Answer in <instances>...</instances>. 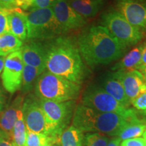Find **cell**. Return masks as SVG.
Segmentation results:
<instances>
[{
	"instance_id": "6da1fadb",
	"label": "cell",
	"mask_w": 146,
	"mask_h": 146,
	"mask_svg": "<svg viewBox=\"0 0 146 146\" xmlns=\"http://www.w3.org/2000/svg\"><path fill=\"white\" fill-rule=\"evenodd\" d=\"M46 70L73 83L81 85L87 76L77 42L71 37L60 36L47 40Z\"/></svg>"
},
{
	"instance_id": "7a4b0ae2",
	"label": "cell",
	"mask_w": 146,
	"mask_h": 146,
	"mask_svg": "<svg viewBox=\"0 0 146 146\" xmlns=\"http://www.w3.org/2000/svg\"><path fill=\"white\" fill-rule=\"evenodd\" d=\"M76 42L81 57L92 68L118 60L127 50L102 25L89 27Z\"/></svg>"
},
{
	"instance_id": "3957f363",
	"label": "cell",
	"mask_w": 146,
	"mask_h": 146,
	"mask_svg": "<svg viewBox=\"0 0 146 146\" xmlns=\"http://www.w3.org/2000/svg\"><path fill=\"white\" fill-rule=\"evenodd\" d=\"M136 118V111L129 115L101 112L81 104L75 107L72 123L83 133H99L114 137L126 125Z\"/></svg>"
},
{
	"instance_id": "277c9868",
	"label": "cell",
	"mask_w": 146,
	"mask_h": 146,
	"mask_svg": "<svg viewBox=\"0 0 146 146\" xmlns=\"http://www.w3.org/2000/svg\"><path fill=\"white\" fill-rule=\"evenodd\" d=\"M81 85L74 83L45 70L35 84V92L38 99L55 102L75 100L79 96Z\"/></svg>"
},
{
	"instance_id": "5b68a950",
	"label": "cell",
	"mask_w": 146,
	"mask_h": 146,
	"mask_svg": "<svg viewBox=\"0 0 146 146\" xmlns=\"http://www.w3.org/2000/svg\"><path fill=\"white\" fill-rule=\"evenodd\" d=\"M64 33L52 9H31L27 13V41H47Z\"/></svg>"
},
{
	"instance_id": "8992f818",
	"label": "cell",
	"mask_w": 146,
	"mask_h": 146,
	"mask_svg": "<svg viewBox=\"0 0 146 146\" xmlns=\"http://www.w3.org/2000/svg\"><path fill=\"white\" fill-rule=\"evenodd\" d=\"M102 26L126 48L137 44L143 37L140 29L133 27L117 10H110L103 14Z\"/></svg>"
},
{
	"instance_id": "52a82bcc",
	"label": "cell",
	"mask_w": 146,
	"mask_h": 146,
	"mask_svg": "<svg viewBox=\"0 0 146 146\" xmlns=\"http://www.w3.org/2000/svg\"><path fill=\"white\" fill-rule=\"evenodd\" d=\"M38 102L50 126L53 136L58 138L72 118L75 102H59L38 99Z\"/></svg>"
},
{
	"instance_id": "ba28073f",
	"label": "cell",
	"mask_w": 146,
	"mask_h": 146,
	"mask_svg": "<svg viewBox=\"0 0 146 146\" xmlns=\"http://www.w3.org/2000/svg\"><path fill=\"white\" fill-rule=\"evenodd\" d=\"M81 104L101 112L129 115L135 112L134 109L123 106L98 85H91L86 89L82 98Z\"/></svg>"
},
{
	"instance_id": "9c48e42d",
	"label": "cell",
	"mask_w": 146,
	"mask_h": 146,
	"mask_svg": "<svg viewBox=\"0 0 146 146\" xmlns=\"http://www.w3.org/2000/svg\"><path fill=\"white\" fill-rule=\"evenodd\" d=\"M22 110L27 131L54 137L50 126L39 104L38 99L29 97L23 102Z\"/></svg>"
},
{
	"instance_id": "30bf717a",
	"label": "cell",
	"mask_w": 146,
	"mask_h": 146,
	"mask_svg": "<svg viewBox=\"0 0 146 146\" xmlns=\"http://www.w3.org/2000/svg\"><path fill=\"white\" fill-rule=\"evenodd\" d=\"M24 64L21 50L12 53L5 58L1 81L4 89L10 94H14L21 89Z\"/></svg>"
},
{
	"instance_id": "8fae6325",
	"label": "cell",
	"mask_w": 146,
	"mask_h": 146,
	"mask_svg": "<svg viewBox=\"0 0 146 146\" xmlns=\"http://www.w3.org/2000/svg\"><path fill=\"white\" fill-rule=\"evenodd\" d=\"M51 8L64 33L81 28L87 24L86 19L70 6L68 0H56Z\"/></svg>"
},
{
	"instance_id": "7c38bea8",
	"label": "cell",
	"mask_w": 146,
	"mask_h": 146,
	"mask_svg": "<svg viewBox=\"0 0 146 146\" xmlns=\"http://www.w3.org/2000/svg\"><path fill=\"white\" fill-rule=\"evenodd\" d=\"M116 10L139 29H146V4L137 0H116Z\"/></svg>"
},
{
	"instance_id": "4fadbf2b",
	"label": "cell",
	"mask_w": 146,
	"mask_h": 146,
	"mask_svg": "<svg viewBox=\"0 0 146 146\" xmlns=\"http://www.w3.org/2000/svg\"><path fill=\"white\" fill-rule=\"evenodd\" d=\"M112 74L120 81L130 102L146 91V85L142 73L137 70H118Z\"/></svg>"
},
{
	"instance_id": "5bb4252c",
	"label": "cell",
	"mask_w": 146,
	"mask_h": 146,
	"mask_svg": "<svg viewBox=\"0 0 146 146\" xmlns=\"http://www.w3.org/2000/svg\"><path fill=\"white\" fill-rule=\"evenodd\" d=\"M22 57L25 64L39 69L46 70V49L44 43L36 40H28L22 46Z\"/></svg>"
},
{
	"instance_id": "9a60e30c",
	"label": "cell",
	"mask_w": 146,
	"mask_h": 146,
	"mask_svg": "<svg viewBox=\"0 0 146 146\" xmlns=\"http://www.w3.org/2000/svg\"><path fill=\"white\" fill-rule=\"evenodd\" d=\"M10 33L22 41L27 40V13L15 7L11 9L8 16Z\"/></svg>"
},
{
	"instance_id": "2e32d148",
	"label": "cell",
	"mask_w": 146,
	"mask_h": 146,
	"mask_svg": "<svg viewBox=\"0 0 146 146\" xmlns=\"http://www.w3.org/2000/svg\"><path fill=\"white\" fill-rule=\"evenodd\" d=\"M100 87L120 104L127 108H130L129 106H131V102L125 94L123 85L118 78L113 75L112 73H110L102 81Z\"/></svg>"
},
{
	"instance_id": "e0dca14e",
	"label": "cell",
	"mask_w": 146,
	"mask_h": 146,
	"mask_svg": "<svg viewBox=\"0 0 146 146\" xmlns=\"http://www.w3.org/2000/svg\"><path fill=\"white\" fill-rule=\"evenodd\" d=\"M23 98L19 96L10 107L0 112V129L6 133L10 139L14 124L17 119L18 112L23 108Z\"/></svg>"
},
{
	"instance_id": "ac0fdd59",
	"label": "cell",
	"mask_w": 146,
	"mask_h": 146,
	"mask_svg": "<svg viewBox=\"0 0 146 146\" xmlns=\"http://www.w3.org/2000/svg\"><path fill=\"white\" fill-rule=\"evenodd\" d=\"M69 4L83 18L94 17L103 8L106 0H68Z\"/></svg>"
},
{
	"instance_id": "d6986e66",
	"label": "cell",
	"mask_w": 146,
	"mask_h": 146,
	"mask_svg": "<svg viewBox=\"0 0 146 146\" xmlns=\"http://www.w3.org/2000/svg\"><path fill=\"white\" fill-rule=\"evenodd\" d=\"M143 44L135 47L111 68L113 71L137 70L140 68Z\"/></svg>"
},
{
	"instance_id": "ffe728a7",
	"label": "cell",
	"mask_w": 146,
	"mask_h": 146,
	"mask_svg": "<svg viewBox=\"0 0 146 146\" xmlns=\"http://www.w3.org/2000/svg\"><path fill=\"white\" fill-rule=\"evenodd\" d=\"M83 133L72 125L60 133L58 143L60 146H83Z\"/></svg>"
},
{
	"instance_id": "44dd1931",
	"label": "cell",
	"mask_w": 146,
	"mask_h": 146,
	"mask_svg": "<svg viewBox=\"0 0 146 146\" xmlns=\"http://www.w3.org/2000/svg\"><path fill=\"white\" fill-rule=\"evenodd\" d=\"M145 130L146 124L138 118L126 125L120 130L117 137L121 140V141L130 139L140 137L143 135Z\"/></svg>"
},
{
	"instance_id": "7402d4cb",
	"label": "cell",
	"mask_w": 146,
	"mask_h": 146,
	"mask_svg": "<svg viewBox=\"0 0 146 146\" xmlns=\"http://www.w3.org/2000/svg\"><path fill=\"white\" fill-rule=\"evenodd\" d=\"M23 42L10 33L0 36V56H6L21 50Z\"/></svg>"
},
{
	"instance_id": "603a6c76",
	"label": "cell",
	"mask_w": 146,
	"mask_h": 146,
	"mask_svg": "<svg viewBox=\"0 0 146 146\" xmlns=\"http://www.w3.org/2000/svg\"><path fill=\"white\" fill-rule=\"evenodd\" d=\"M23 108L18 110L17 119L14 126L11 135V139L13 146H25L26 141L27 127L24 120Z\"/></svg>"
},
{
	"instance_id": "cb8c5ba5",
	"label": "cell",
	"mask_w": 146,
	"mask_h": 146,
	"mask_svg": "<svg viewBox=\"0 0 146 146\" xmlns=\"http://www.w3.org/2000/svg\"><path fill=\"white\" fill-rule=\"evenodd\" d=\"M41 73H43V72L39 69L31 66L24 64L21 87L24 94H27L32 90L36 79Z\"/></svg>"
},
{
	"instance_id": "d4e9b609",
	"label": "cell",
	"mask_w": 146,
	"mask_h": 146,
	"mask_svg": "<svg viewBox=\"0 0 146 146\" xmlns=\"http://www.w3.org/2000/svg\"><path fill=\"white\" fill-rule=\"evenodd\" d=\"M108 137L99 133H87L83 137V146H108Z\"/></svg>"
},
{
	"instance_id": "484cf974",
	"label": "cell",
	"mask_w": 146,
	"mask_h": 146,
	"mask_svg": "<svg viewBox=\"0 0 146 146\" xmlns=\"http://www.w3.org/2000/svg\"><path fill=\"white\" fill-rule=\"evenodd\" d=\"M50 136L42 133H36L27 131L25 146H42L46 143Z\"/></svg>"
},
{
	"instance_id": "4316f807",
	"label": "cell",
	"mask_w": 146,
	"mask_h": 146,
	"mask_svg": "<svg viewBox=\"0 0 146 146\" xmlns=\"http://www.w3.org/2000/svg\"><path fill=\"white\" fill-rule=\"evenodd\" d=\"M11 9L0 6V36L10 33L8 26V16Z\"/></svg>"
},
{
	"instance_id": "83f0119b",
	"label": "cell",
	"mask_w": 146,
	"mask_h": 146,
	"mask_svg": "<svg viewBox=\"0 0 146 146\" xmlns=\"http://www.w3.org/2000/svg\"><path fill=\"white\" fill-rule=\"evenodd\" d=\"M131 104H132L135 109L143 111L146 114V91L139 95L137 98L133 100L131 102Z\"/></svg>"
},
{
	"instance_id": "f1b7e54d",
	"label": "cell",
	"mask_w": 146,
	"mask_h": 146,
	"mask_svg": "<svg viewBox=\"0 0 146 146\" xmlns=\"http://www.w3.org/2000/svg\"><path fill=\"white\" fill-rule=\"evenodd\" d=\"M56 0H33L31 9H43L52 8Z\"/></svg>"
},
{
	"instance_id": "f546056e",
	"label": "cell",
	"mask_w": 146,
	"mask_h": 146,
	"mask_svg": "<svg viewBox=\"0 0 146 146\" xmlns=\"http://www.w3.org/2000/svg\"><path fill=\"white\" fill-rule=\"evenodd\" d=\"M120 146H145V142L142 137L133 138L123 141Z\"/></svg>"
},
{
	"instance_id": "4dcf8cb0",
	"label": "cell",
	"mask_w": 146,
	"mask_h": 146,
	"mask_svg": "<svg viewBox=\"0 0 146 146\" xmlns=\"http://www.w3.org/2000/svg\"><path fill=\"white\" fill-rule=\"evenodd\" d=\"M16 6L17 8L22 9L23 10H26L31 8L33 0H14Z\"/></svg>"
},
{
	"instance_id": "1f68e13d",
	"label": "cell",
	"mask_w": 146,
	"mask_h": 146,
	"mask_svg": "<svg viewBox=\"0 0 146 146\" xmlns=\"http://www.w3.org/2000/svg\"><path fill=\"white\" fill-rule=\"evenodd\" d=\"M0 6L6 8H12L16 7L14 0H0Z\"/></svg>"
},
{
	"instance_id": "d6a6232c",
	"label": "cell",
	"mask_w": 146,
	"mask_h": 146,
	"mask_svg": "<svg viewBox=\"0 0 146 146\" xmlns=\"http://www.w3.org/2000/svg\"><path fill=\"white\" fill-rule=\"evenodd\" d=\"M145 66H146V42L143 44V48H142L141 53V65H140V68L139 69V71Z\"/></svg>"
},
{
	"instance_id": "836d02e7",
	"label": "cell",
	"mask_w": 146,
	"mask_h": 146,
	"mask_svg": "<svg viewBox=\"0 0 146 146\" xmlns=\"http://www.w3.org/2000/svg\"><path fill=\"white\" fill-rule=\"evenodd\" d=\"M120 144H121V140L118 137H114L110 139L108 146H120Z\"/></svg>"
},
{
	"instance_id": "e575fe53",
	"label": "cell",
	"mask_w": 146,
	"mask_h": 146,
	"mask_svg": "<svg viewBox=\"0 0 146 146\" xmlns=\"http://www.w3.org/2000/svg\"><path fill=\"white\" fill-rule=\"evenodd\" d=\"M58 141V138L54 137H50L46 143L42 146H52V145L55 143H57Z\"/></svg>"
},
{
	"instance_id": "d590c367",
	"label": "cell",
	"mask_w": 146,
	"mask_h": 146,
	"mask_svg": "<svg viewBox=\"0 0 146 146\" xmlns=\"http://www.w3.org/2000/svg\"><path fill=\"white\" fill-rule=\"evenodd\" d=\"M0 146H13V144L9 139L4 138L0 140Z\"/></svg>"
},
{
	"instance_id": "8d00e7d4",
	"label": "cell",
	"mask_w": 146,
	"mask_h": 146,
	"mask_svg": "<svg viewBox=\"0 0 146 146\" xmlns=\"http://www.w3.org/2000/svg\"><path fill=\"white\" fill-rule=\"evenodd\" d=\"M6 56H0V74L3 70V66H4V62Z\"/></svg>"
},
{
	"instance_id": "74e56055",
	"label": "cell",
	"mask_w": 146,
	"mask_h": 146,
	"mask_svg": "<svg viewBox=\"0 0 146 146\" xmlns=\"http://www.w3.org/2000/svg\"><path fill=\"white\" fill-rule=\"evenodd\" d=\"M4 138H7V139H10L8 135L0 129V140H1V139H4Z\"/></svg>"
},
{
	"instance_id": "f35d334b",
	"label": "cell",
	"mask_w": 146,
	"mask_h": 146,
	"mask_svg": "<svg viewBox=\"0 0 146 146\" xmlns=\"http://www.w3.org/2000/svg\"><path fill=\"white\" fill-rule=\"evenodd\" d=\"M139 71L142 73V74H143L144 82H145V85H146V66L143 67V68H142V69H141V70H140Z\"/></svg>"
},
{
	"instance_id": "ab89813d",
	"label": "cell",
	"mask_w": 146,
	"mask_h": 146,
	"mask_svg": "<svg viewBox=\"0 0 146 146\" xmlns=\"http://www.w3.org/2000/svg\"><path fill=\"white\" fill-rule=\"evenodd\" d=\"M3 96L1 95V91H0V111H1V110L3 109Z\"/></svg>"
},
{
	"instance_id": "60d3db41",
	"label": "cell",
	"mask_w": 146,
	"mask_h": 146,
	"mask_svg": "<svg viewBox=\"0 0 146 146\" xmlns=\"http://www.w3.org/2000/svg\"><path fill=\"white\" fill-rule=\"evenodd\" d=\"M143 139H144V142H145V146H146V130L145 132L143 133Z\"/></svg>"
},
{
	"instance_id": "b9f144b4",
	"label": "cell",
	"mask_w": 146,
	"mask_h": 146,
	"mask_svg": "<svg viewBox=\"0 0 146 146\" xmlns=\"http://www.w3.org/2000/svg\"><path fill=\"white\" fill-rule=\"evenodd\" d=\"M52 146H60V144L57 142V143H55L53 144Z\"/></svg>"
},
{
	"instance_id": "7bdbcfd3",
	"label": "cell",
	"mask_w": 146,
	"mask_h": 146,
	"mask_svg": "<svg viewBox=\"0 0 146 146\" xmlns=\"http://www.w3.org/2000/svg\"><path fill=\"white\" fill-rule=\"evenodd\" d=\"M137 1H141V2H143V1H145V0H137Z\"/></svg>"
}]
</instances>
